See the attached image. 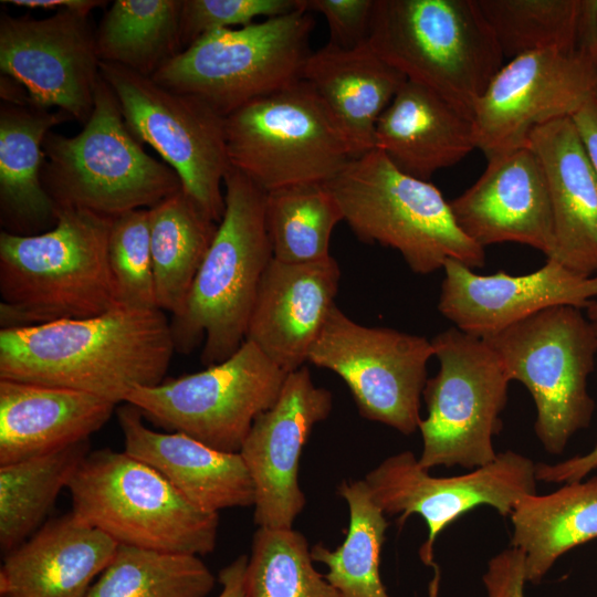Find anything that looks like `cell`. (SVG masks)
<instances>
[{"label": "cell", "instance_id": "6da1fadb", "mask_svg": "<svg viewBox=\"0 0 597 597\" xmlns=\"http://www.w3.org/2000/svg\"><path fill=\"white\" fill-rule=\"evenodd\" d=\"M160 308L116 305L85 318L1 328L0 379L52 386L125 402L164 380L175 352Z\"/></svg>", "mask_w": 597, "mask_h": 597}, {"label": "cell", "instance_id": "7a4b0ae2", "mask_svg": "<svg viewBox=\"0 0 597 597\" xmlns=\"http://www.w3.org/2000/svg\"><path fill=\"white\" fill-rule=\"evenodd\" d=\"M112 221L62 207L43 232L1 231V328L92 317L118 305L108 264Z\"/></svg>", "mask_w": 597, "mask_h": 597}, {"label": "cell", "instance_id": "3957f363", "mask_svg": "<svg viewBox=\"0 0 597 597\" xmlns=\"http://www.w3.org/2000/svg\"><path fill=\"white\" fill-rule=\"evenodd\" d=\"M224 213L170 327L175 349L202 343L201 363L211 366L244 343L261 277L273 259L265 223L266 191L230 168L224 178Z\"/></svg>", "mask_w": 597, "mask_h": 597}, {"label": "cell", "instance_id": "277c9868", "mask_svg": "<svg viewBox=\"0 0 597 597\" xmlns=\"http://www.w3.org/2000/svg\"><path fill=\"white\" fill-rule=\"evenodd\" d=\"M367 42L472 119L504 61L478 0H374Z\"/></svg>", "mask_w": 597, "mask_h": 597}, {"label": "cell", "instance_id": "5b68a950", "mask_svg": "<svg viewBox=\"0 0 597 597\" xmlns=\"http://www.w3.org/2000/svg\"><path fill=\"white\" fill-rule=\"evenodd\" d=\"M326 185L357 239L397 250L412 272L433 273L448 259L471 269L485 264V249L461 231L441 191L381 150L352 159Z\"/></svg>", "mask_w": 597, "mask_h": 597}, {"label": "cell", "instance_id": "8992f818", "mask_svg": "<svg viewBox=\"0 0 597 597\" xmlns=\"http://www.w3.org/2000/svg\"><path fill=\"white\" fill-rule=\"evenodd\" d=\"M43 151L42 184L57 208L114 218L149 209L182 189L177 174L130 133L102 76L84 128L71 137L48 133Z\"/></svg>", "mask_w": 597, "mask_h": 597}, {"label": "cell", "instance_id": "52a82bcc", "mask_svg": "<svg viewBox=\"0 0 597 597\" xmlns=\"http://www.w3.org/2000/svg\"><path fill=\"white\" fill-rule=\"evenodd\" d=\"M67 489L72 513L118 544L196 556L216 547L219 514L192 505L125 451L88 452Z\"/></svg>", "mask_w": 597, "mask_h": 597}, {"label": "cell", "instance_id": "ba28073f", "mask_svg": "<svg viewBox=\"0 0 597 597\" xmlns=\"http://www.w3.org/2000/svg\"><path fill=\"white\" fill-rule=\"evenodd\" d=\"M314 25L312 12L298 4L287 14L213 31L165 62L151 78L199 97L227 117L302 81Z\"/></svg>", "mask_w": 597, "mask_h": 597}, {"label": "cell", "instance_id": "9c48e42d", "mask_svg": "<svg viewBox=\"0 0 597 597\" xmlns=\"http://www.w3.org/2000/svg\"><path fill=\"white\" fill-rule=\"evenodd\" d=\"M482 339L510 380L522 383L531 394L534 430L545 451L561 454L594 413L587 380L597 354L595 324L580 308L559 305Z\"/></svg>", "mask_w": 597, "mask_h": 597}, {"label": "cell", "instance_id": "30bf717a", "mask_svg": "<svg viewBox=\"0 0 597 597\" xmlns=\"http://www.w3.org/2000/svg\"><path fill=\"white\" fill-rule=\"evenodd\" d=\"M232 168L269 192L326 184L354 159L349 144L302 80L226 117Z\"/></svg>", "mask_w": 597, "mask_h": 597}, {"label": "cell", "instance_id": "8fae6325", "mask_svg": "<svg viewBox=\"0 0 597 597\" xmlns=\"http://www.w3.org/2000/svg\"><path fill=\"white\" fill-rule=\"evenodd\" d=\"M431 344L439 370L422 392L428 413L418 429L419 464L428 471L439 465L483 467L498 455L493 438L502 428L500 415L511 380L482 338L452 326Z\"/></svg>", "mask_w": 597, "mask_h": 597}, {"label": "cell", "instance_id": "7c38bea8", "mask_svg": "<svg viewBox=\"0 0 597 597\" xmlns=\"http://www.w3.org/2000/svg\"><path fill=\"white\" fill-rule=\"evenodd\" d=\"M286 375L245 339L226 360L137 387L125 402L159 427L220 451L239 452L255 419L276 401Z\"/></svg>", "mask_w": 597, "mask_h": 597}, {"label": "cell", "instance_id": "4fadbf2b", "mask_svg": "<svg viewBox=\"0 0 597 597\" xmlns=\"http://www.w3.org/2000/svg\"><path fill=\"white\" fill-rule=\"evenodd\" d=\"M130 133L177 174L184 191L217 223L224 213L222 184L231 168L226 117L193 95L157 84L118 64L100 63Z\"/></svg>", "mask_w": 597, "mask_h": 597}, {"label": "cell", "instance_id": "5bb4252c", "mask_svg": "<svg viewBox=\"0 0 597 597\" xmlns=\"http://www.w3.org/2000/svg\"><path fill=\"white\" fill-rule=\"evenodd\" d=\"M431 357L433 347L426 337L364 326L335 304L307 362L345 381L360 416L411 434L421 421L420 399Z\"/></svg>", "mask_w": 597, "mask_h": 597}, {"label": "cell", "instance_id": "9a60e30c", "mask_svg": "<svg viewBox=\"0 0 597 597\" xmlns=\"http://www.w3.org/2000/svg\"><path fill=\"white\" fill-rule=\"evenodd\" d=\"M429 472L411 451H402L381 461L364 481L386 515L398 514L399 527L413 514L426 522L428 536L419 556L434 570L429 596L437 597L440 575L433 547L439 534L480 505H489L502 516L511 515L523 496L536 493L537 480L532 459L512 450L462 475L433 476Z\"/></svg>", "mask_w": 597, "mask_h": 597}, {"label": "cell", "instance_id": "2e32d148", "mask_svg": "<svg viewBox=\"0 0 597 597\" xmlns=\"http://www.w3.org/2000/svg\"><path fill=\"white\" fill-rule=\"evenodd\" d=\"M596 82L597 57L588 53L547 49L511 59L474 106L476 148L488 159L526 146L536 127L573 117Z\"/></svg>", "mask_w": 597, "mask_h": 597}, {"label": "cell", "instance_id": "e0dca14e", "mask_svg": "<svg viewBox=\"0 0 597 597\" xmlns=\"http://www.w3.org/2000/svg\"><path fill=\"white\" fill-rule=\"evenodd\" d=\"M86 14L62 10L45 19L0 18V70L33 105L57 107L86 123L101 77L96 33Z\"/></svg>", "mask_w": 597, "mask_h": 597}, {"label": "cell", "instance_id": "ac0fdd59", "mask_svg": "<svg viewBox=\"0 0 597 597\" xmlns=\"http://www.w3.org/2000/svg\"><path fill=\"white\" fill-rule=\"evenodd\" d=\"M332 408V392L316 386L303 366L286 375L274 405L253 422L239 452L254 485L259 527L293 528L306 504L298 482L301 454Z\"/></svg>", "mask_w": 597, "mask_h": 597}, {"label": "cell", "instance_id": "d6986e66", "mask_svg": "<svg viewBox=\"0 0 597 597\" xmlns=\"http://www.w3.org/2000/svg\"><path fill=\"white\" fill-rule=\"evenodd\" d=\"M442 270L439 312L454 327L479 338L543 310L559 305L587 308L597 298V274L580 275L554 259L524 275L502 270L481 275L455 259H448Z\"/></svg>", "mask_w": 597, "mask_h": 597}, {"label": "cell", "instance_id": "ffe728a7", "mask_svg": "<svg viewBox=\"0 0 597 597\" xmlns=\"http://www.w3.org/2000/svg\"><path fill=\"white\" fill-rule=\"evenodd\" d=\"M449 202L461 231L481 248L516 242L553 256L548 187L528 146L488 158L479 179Z\"/></svg>", "mask_w": 597, "mask_h": 597}, {"label": "cell", "instance_id": "44dd1931", "mask_svg": "<svg viewBox=\"0 0 597 597\" xmlns=\"http://www.w3.org/2000/svg\"><path fill=\"white\" fill-rule=\"evenodd\" d=\"M339 280L332 255L308 263L272 259L259 284L245 339L286 374L303 367L335 305Z\"/></svg>", "mask_w": 597, "mask_h": 597}, {"label": "cell", "instance_id": "7402d4cb", "mask_svg": "<svg viewBox=\"0 0 597 597\" xmlns=\"http://www.w3.org/2000/svg\"><path fill=\"white\" fill-rule=\"evenodd\" d=\"M117 420L124 451L157 470L199 510L219 514L254 505V485L240 452L213 449L181 432L155 431L126 402Z\"/></svg>", "mask_w": 597, "mask_h": 597}, {"label": "cell", "instance_id": "603a6c76", "mask_svg": "<svg viewBox=\"0 0 597 597\" xmlns=\"http://www.w3.org/2000/svg\"><path fill=\"white\" fill-rule=\"evenodd\" d=\"M528 146L551 200L554 259L584 276L597 274V172L572 117L536 127Z\"/></svg>", "mask_w": 597, "mask_h": 597}, {"label": "cell", "instance_id": "cb8c5ba5", "mask_svg": "<svg viewBox=\"0 0 597 597\" xmlns=\"http://www.w3.org/2000/svg\"><path fill=\"white\" fill-rule=\"evenodd\" d=\"M117 547L71 511L6 554L0 597H86Z\"/></svg>", "mask_w": 597, "mask_h": 597}, {"label": "cell", "instance_id": "d4e9b609", "mask_svg": "<svg viewBox=\"0 0 597 597\" xmlns=\"http://www.w3.org/2000/svg\"><path fill=\"white\" fill-rule=\"evenodd\" d=\"M115 406L78 390L0 379V464L87 441Z\"/></svg>", "mask_w": 597, "mask_h": 597}, {"label": "cell", "instance_id": "484cf974", "mask_svg": "<svg viewBox=\"0 0 597 597\" xmlns=\"http://www.w3.org/2000/svg\"><path fill=\"white\" fill-rule=\"evenodd\" d=\"M375 148L402 172L429 181L476 148L473 119L428 87L406 81L377 121Z\"/></svg>", "mask_w": 597, "mask_h": 597}, {"label": "cell", "instance_id": "4316f807", "mask_svg": "<svg viewBox=\"0 0 597 597\" xmlns=\"http://www.w3.org/2000/svg\"><path fill=\"white\" fill-rule=\"evenodd\" d=\"M302 80L323 104L357 158L375 148L378 118L407 78L368 44L329 43L310 55Z\"/></svg>", "mask_w": 597, "mask_h": 597}, {"label": "cell", "instance_id": "83f0119b", "mask_svg": "<svg viewBox=\"0 0 597 597\" xmlns=\"http://www.w3.org/2000/svg\"><path fill=\"white\" fill-rule=\"evenodd\" d=\"M69 119L61 109L50 112L30 102L1 104L0 208L6 231L30 235L55 224L57 207L41 179L43 142L53 126Z\"/></svg>", "mask_w": 597, "mask_h": 597}, {"label": "cell", "instance_id": "f1b7e54d", "mask_svg": "<svg viewBox=\"0 0 597 597\" xmlns=\"http://www.w3.org/2000/svg\"><path fill=\"white\" fill-rule=\"evenodd\" d=\"M510 517L511 546L525 555L526 583L537 585L563 554L597 538V476L525 495Z\"/></svg>", "mask_w": 597, "mask_h": 597}, {"label": "cell", "instance_id": "f546056e", "mask_svg": "<svg viewBox=\"0 0 597 597\" xmlns=\"http://www.w3.org/2000/svg\"><path fill=\"white\" fill-rule=\"evenodd\" d=\"M504 57L556 49L597 57V0H478Z\"/></svg>", "mask_w": 597, "mask_h": 597}, {"label": "cell", "instance_id": "4dcf8cb0", "mask_svg": "<svg viewBox=\"0 0 597 597\" xmlns=\"http://www.w3.org/2000/svg\"><path fill=\"white\" fill-rule=\"evenodd\" d=\"M157 307L179 314L216 235L213 221L184 189L149 208Z\"/></svg>", "mask_w": 597, "mask_h": 597}, {"label": "cell", "instance_id": "1f68e13d", "mask_svg": "<svg viewBox=\"0 0 597 597\" xmlns=\"http://www.w3.org/2000/svg\"><path fill=\"white\" fill-rule=\"evenodd\" d=\"M338 494L348 507L344 542L335 549L318 543L311 547L314 563L324 564L326 580L339 597H390L380 577V554L389 526L363 480H345Z\"/></svg>", "mask_w": 597, "mask_h": 597}, {"label": "cell", "instance_id": "d6a6232c", "mask_svg": "<svg viewBox=\"0 0 597 597\" xmlns=\"http://www.w3.org/2000/svg\"><path fill=\"white\" fill-rule=\"evenodd\" d=\"M88 452L87 440L44 455L0 464L2 552H11L35 533Z\"/></svg>", "mask_w": 597, "mask_h": 597}, {"label": "cell", "instance_id": "836d02e7", "mask_svg": "<svg viewBox=\"0 0 597 597\" xmlns=\"http://www.w3.org/2000/svg\"><path fill=\"white\" fill-rule=\"evenodd\" d=\"M182 0H116L96 32L100 60L151 77L178 54Z\"/></svg>", "mask_w": 597, "mask_h": 597}, {"label": "cell", "instance_id": "e575fe53", "mask_svg": "<svg viewBox=\"0 0 597 597\" xmlns=\"http://www.w3.org/2000/svg\"><path fill=\"white\" fill-rule=\"evenodd\" d=\"M342 209L326 184H303L266 192L265 223L273 259L308 263L331 256V235Z\"/></svg>", "mask_w": 597, "mask_h": 597}, {"label": "cell", "instance_id": "d590c367", "mask_svg": "<svg viewBox=\"0 0 597 597\" xmlns=\"http://www.w3.org/2000/svg\"><path fill=\"white\" fill-rule=\"evenodd\" d=\"M213 586L199 556L118 544L86 597H206Z\"/></svg>", "mask_w": 597, "mask_h": 597}, {"label": "cell", "instance_id": "8d00e7d4", "mask_svg": "<svg viewBox=\"0 0 597 597\" xmlns=\"http://www.w3.org/2000/svg\"><path fill=\"white\" fill-rule=\"evenodd\" d=\"M313 563L302 533L259 527L247 566V597H339Z\"/></svg>", "mask_w": 597, "mask_h": 597}, {"label": "cell", "instance_id": "74e56055", "mask_svg": "<svg viewBox=\"0 0 597 597\" xmlns=\"http://www.w3.org/2000/svg\"><path fill=\"white\" fill-rule=\"evenodd\" d=\"M108 264L118 305L158 308L150 248L149 209L113 218Z\"/></svg>", "mask_w": 597, "mask_h": 597}, {"label": "cell", "instance_id": "f35d334b", "mask_svg": "<svg viewBox=\"0 0 597 597\" xmlns=\"http://www.w3.org/2000/svg\"><path fill=\"white\" fill-rule=\"evenodd\" d=\"M297 8V0H182L180 49H187L207 33L232 25L245 27L259 17L283 15Z\"/></svg>", "mask_w": 597, "mask_h": 597}, {"label": "cell", "instance_id": "ab89813d", "mask_svg": "<svg viewBox=\"0 0 597 597\" xmlns=\"http://www.w3.org/2000/svg\"><path fill=\"white\" fill-rule=\"evenodd\" d=\"M298 4L325 17L329 29L327 43L354 49L368 41L374 0H298Z\"/></svg>", "mask_w": 597, "mask_h": 597}, {"label": "cell", "instance_id": "60d3db41", "mask_svg": "<svg viewBox=\"0 0 597 597\" xmlns=\"http://www.w3.org/2000/svg\"><path fill=\"white\" fill-rule=\"evenodd\" d=\"M486 597H525V555L513 546L494 555L482 576Z\"/></svg>", "mask_w": 597, "mask_h": 597}, {"label": "cell", "instance_id": "b9f144b4", "mask_svg": "<svg viewBox=\"0 0 597 597\" xmlns=\"http://www.w3.org/2000/svg\"><path fill=\"white\" fill-rule=\"evenodd\" d=\"M594 324L597 332V323ZM596 469L597 444L584 455H576L556 464H536V480L551 483H570L582 481Z\"/></svg>", "mask_w": 597, "mask_h": 597}, {"label": "cell", "instance_id": "7bdbcfd3", "mask_svg": "<svg viewBox=\"0 0 597 597\" xmlns=\"http://www.w3.org/2000/svg\"><path fill=\"white\" fill-rule=\"evenodd\" d=\"M572 118L597 172V101L595 97L593 96Z\"/></svg>", "mask_w": 597, "mask_h": 597}, {"label": "cell", "instance_id": "ee69618b", "mask_svg": "<svg viewBox=\"0 0 597 597\" xmlns=\"http://www.w3.org/2000/svg\"><path fill=\"white\" fill-rule=\"evenodd\" d=\"M248 561V555H240L220 570L218 580L222 588L218 597H247L245 573Z\"/></svg>", "mask_w": 597, "mask_h": 597}, {"label": "cell", "instance_id": "f6af8a7d", "mask_svg": "<svg viewBox=\"0 0 597 597\" xmlns=\"http://www.w3.org/2000/svg\"><path fill=\"white\" fill-rule=\"evenodd\" d=\"M3 3H12L17 7L45 10H69L88 15L90 12L101 7L105 1L98 0H4Z\"/></svg>", "mask_w": 597, "mask_h": 597}, {"label": "cell", "instance_id": "bcb514c9", "mask_svg": "<svg viewBox=\"0 0 597 597\" xmlns=\"http://www.w3.org/2000/svg\"><path fill=\"white\" fill-rule=\"evenodd\" d=\"M586 314L589 321L597 323V298L587 306Z\"/></svg>", "mask_w": 597, "mask_h": 597}, {"label": "cell", "instance_id": "7dc6e473", "mask_svg": "<svg viewBox=\"0 0 597 597\" xmlns=\"http://www.w3.org/2000/svg\"><path fill=\"white\" fill-rule=\"evenodd\" d=\"M594 97L597 101V82H596V86H595V91H594Z\"/></svg>", "mask_w": 597, "mask_h": 597}]
</instances>
